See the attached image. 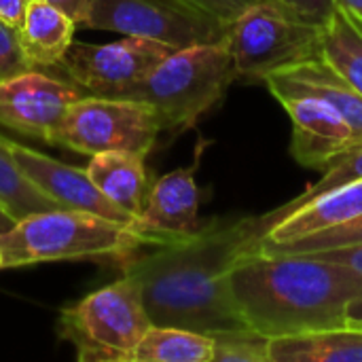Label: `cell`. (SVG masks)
I'll return each mask as SVG.
<instances>
[{"label": "cell", "instance_id": "24", "mask_svg": "<svg viewBox=\"0 0 362 362\" xmlns=\"http://www.w3.org/2000/svg\"><path fill=\"white\" fill-rule=\"evenodd\" d=\"M212 362H269V337L252 329L221 331L212 335Z\"/></svg>", "mask_w": 362, "mask_h": 362}, {"label": "cell", "instance_id": "5", "mask_svg": "<svg viewBox=\"0 0 362 362\" xmlns=\"http://www.w3.org/2000/svg\"><path fill=\"white\" fill-rule=\"evenodd\" d=\"M153 327L140 286L121 276L62 310L57 335L68 341L81 362H132L144 333Z\"/></svg>", "mask_w": 362, "mask_h": 362}, {"label": "cell", "instance_id": "9", "mask_svg": "<svg viewBox=\"0 0 362 362\" xmlns=\"http://www.w3.org/2000/svg\"><path fill=\"white\" fill-rule=\"evenodd\" d=\"M174 51L176 47L172 45L136 36L108 45L72 42L59 66L87 93L121 98Z\"/></svg>", "mask_w": 362, "mask_h": 362}, {"label": "cell", "instance_id": "21", "mask_svg": "<svg viewBox=\"0 0 362 362\" xmlns=\"http://www.w3.org/2000/svg\"><path fill=\"white\" fill-rule=\"evenodd\" d=\"M322 57L362 95V30L341 11H333L322 34Z\"/></svg>", "mask_w": 362, "mask_h": 362}, {"label": "cell", "instance_id": "28", "mask_svg": "<svg viewBox=\"0 0 362 362\" xmlns=\"http://www.w3.org/2000/svg\"><path fill=\"white\" fill-rule=\"evenodd\" d=\"M305 255H314L318 259L352 267L354 272L362 274V244H358V246H344V248H331V250H318V252H305Z\"/></svg>", "mask_w": 362, "mask_h": 362}, {"label": "cell", "instance_id": "20", "mask_svg": "<svg viewBox=\"0 0 362 362\" xmlns=\"http://www.w3.org/2000/svg\"><path fill=\"white\" fill-rule=\"evenodd\" d=\"M358 180H362V142H356L346 153H341L337 159H333L329 163V168L322 170V176L314 185H308L297 197H293L291 202H286V204L269 210L267 214L257 216V225H259L261 238L274 225H278L282 218H286L288 214H293L301 206L310 204L312 199H316V197H320V195H325V193H329L333 189H339V187L358 182Z\"/></svg>", "mask_w": 362, "mask_h": 362}, {"label": "cell", "instance_id": "33", "mask_svg": "<svg viewBox=\"0 0 362 362\" xmlns=\"http://www.w3.org/2000/svg\"><path fill=\"white\" fill-rule=\"evenodd\" d=\"M15 223H17V218H15L13 214H8V212L2 208V204H0V235L6 233V231H11V229L15 227Z\"/></svg>", "mask_w": 362, "mask_h": 362}, {"label": "cell", "instance_id": "17", "mask_svg": "<svg viewBox=\"0 0 362 362\" xmlns=\"http://www.w3.org/2000/svg\"><path fill=\"white\" fill-rule=\"evenodd\" d=\"M269 362H362V327L344 325L272 337Z\"/></svg>", "mask_w": 362, "mask_h": 362}, {"label": "cell", "instance_id": "11", "mask_svg": "<svg viewBox=\"0 0 362 362\" xmlns=\"http://www.w3.org/2000/svg\"><path fill=\"white\" fill-rule=\"evenodd\" d=\"M0 144L11 155L15 165L23 172V176L36 189H40L45 195H49L64 208L93 212L121 225L140 227L136 216L127 214L125 210H121L108 197L102 195V191L91 182L87 170L62 163L2 134H0Z\"/></svg>", "mask_w": 362, "mask_h": 362}, {"label": "cell", "instance_id": "1", "mask_svg": "<svg viewBox=\"0 0 362 362\" xmlns=\"http://www.w3.org/2000/svg\"><path fill=\"white\" fill-rule=\"evenodd\" d=\"M261 240L257 216L212 218L195 233L123 259L121 272L140 286L153 325L204 335L248 329L235 305L231 267Z\"/></svg>", "mask_w": 362, "mask_h": 362}, {"label": "cell", "instance_id": "18", "mask_svg": "<svg viewBox=\"0 0 362 362\" xmlns=\"http://www.w3.org/2000/svg\"><path fill=\"white\" fill-rule=\"evenodd\" d=\"M76 23L42 0H32L28 4L23 23L19 28L21 45L34 68L59 66L68 47L74 42Z\"/></svg>", "mask_w": 362, "mask_h": 362}, {"label": "cell", "instance_id": "8", "mask_svg": "<svg viewBox=\"0 0 362 362\" xmlns=\"http://www.w3.org/2000/svg\"><path fill=\"white\" fill-rule=\"evenodd\" d=\"M85 28L148 38L176 49L221 42L227 23L189 0H91Z\"/></svg>", "mask_w": 362, "mask_h": 362}, {"label": "cell", "instance_id": "25", "mask_svg": "<svg viewBox=\"0 0 362 362\" xmlns=\"http://www.w3.org/2000/svg\"><path fill=\"white\" fill-rule=\"evenodd\" d=\"M34 64L28 59L19 28L0 19V83L30 72Z\"/></svg>", "mask_w": 362, "mask_h": 362}, {"label": "cell", "instance_id": "15", "mask_svg": "<svg viewBox=\"0 0 362 362\" xmlns=\"http://www.w3.org/2000/svg\"><path fill=\"white\" fill-rule=\"evenodd\" d=\"M362 216V180L333 189L310 204L301 206L278 225H274L259 242L284 244L325 229L339 227Z\"/></svg>", "mask_w": 362, "mask_h": 362}, {"label": "cell", "instance_id": "29", "mask_svg": "<svg viewBox=\"0 0 362 362\" xmlns=\"http://www.w3.org/2000/svg\"><path fill=\"white\" fill-rule=\"evenodd\" d=\"M42 2H49L51 6H55L62 13H66L76 25H83L85 28V23L89 19L91 0H42Z\"/></svg>", "mask_w": 362, "mask_h": 362}, {"label": "cell", "instance_id": "22", "mask_svg": "<svg viewBox=\"0 0 362 362\" xmlns=\"http://www.w3.org/2000/svg\"><path fill=\"white\" fill-rule=\"evenodd\" d=\"M0 204L17 221L36 212L64 208L62 204L45 195L40 189H36L23 176V172L15 165V161L2 148V144H0Z\"/></svg>", "mask_w": 362, "mask_h": 362}, {"label": "cell", "instance_id": "13", "mask_svg": "<svg viewBox=\"0 0 362 362\" xmlns=\"http://www.w3.org/2000/svg\"><path fill=\"white\" fill-rule=\"evenodd\" d=\"M197 165L199 161L191 168L168 172L151 185L138 225L157 242V246L191 235L202 227L197 223L202 202V191L195 182Z\"/></svg>", "mask_w": 362, "mask_h": 362}, {"label": "cell", "instance_id": "12", "mask_svg": "<svg viewBox=\"0 0 362 362\" xmlns=\"http://www.w3.org/2000/svg\"><path fill=\"white\" fill-rule=\"evenodd\" d=\"M278 102L291 117V155L299 165L322 172L333 159L358 142L346 117L325 100L293 95Z\"/></svg>", "mask_w": 362, "mask_h": 362}, {"label": "cell", "instance_id": "34", "mask_svg": "<svg viewBox=\"0 0 362 362\" xmlns=\"http://www.w3.org/2000/svg\"><path fill=\"white\" fill-rule=\"evenodd\" d=\"M0 269H2V255H0Z\"/></svg>", "mask_w": 362, "mask_h": 362}, {"label": "cell", "instance_id": "3", "mask_svg": "<svg viewBox=\"0 0 362 362\" xmlns=\"http://www.w3.org/2000/svg\"><path fill=\"white\" fill-rule=\"evenodd\" d=\"M144 246L153 248L157 242L140 227L68 208L30 214L0 235L2 269L95 259L121 263Z\"/></svg>", "mask_w": 362, "mask_h": 362}, {"label": "cell", "instance_id": "32", "mask_svg": "<svg viewBox=\"0 0 362 362\" xmlns=\"http://www.w3.org/2000/svg\"><path fill=\"white\" fill-rule=\"evenodd\" d=\"M348 325L362 327V297L354 299L348 308Z\"/></svg>", "mask_w": 362, "mask_h": 362}, {"label": "cell", "instance_id": "16", "mask_svg": "<svg viewBox=\"0 0 362 362\" xmlns=\"http://www.w3.org/2000/svg\"><path fill=\"white\" fill-rule=\"evenodd\" d=\"M144 159L146 157L138 153L108 151L91 155L85 170L104 197H108L127 214L140 218L151 189Z\"/></svg>", "mask_w": 362, "mask_h": 362}, {"label": "cell", "instance_id": "30", "mask_svg": "<svg viewBox=\"0 0 362 362\" xmlns=\"http://www.w3.org/2000/svg\"><path fill=\"white\" fill-rule=\"evenodd\" d=\"M30 2L32 0H0V19L21 28Z\"/></svg>", "mask_w": 362, "mask_h": 362}, {"label": "cell", "instance_id": "19", "mask_svg": "<svg viewBox=\"0 0 362 362\" xmlns=\"http://www.w3.org/2000/svg\"><path fill=\"white\" fill-rule=\"evenodd\" d=\"M212 335L153 325L136 346L132 362H212Z\"/></svg>", "mask_w": 362, "mask_h": 362}, {"label": "cell", "instance_id": "14", "mask_svg": "<svg viewBox=\"0 0 362 362\" xmlns=\"http://www.w3.org/2000/svg\"><path fill=\"white\" fill-rule=\"evenodd\" d=\"M263 85L276 100L308 95L318 98L337 108L352 125L358 142L362 140V95L350 81L325 57H314L265 76Z\"/></svg>", "mask_w": 362, "mask_h": 362}, {"label": "cell", "instance_id": "10", "mask_svg": "<svg viewBox=\"0 0 362 362\" xmlns=\"http://www.w3.org/2000/svg\"><path fill=\"white\" fill-rule=\"evenodd\" d=\"M85 95L74 81L32 68L0 83V125L49 144L68 108Z\"/></svg>", "mask_w": 362, "mask_h": 362}, {"label": "cell", "instance_id": "31", "mask_svg": "<svg viewBox=\"0 0 362 362\" xmlns=\"http://www.w3.org/2000/svg\"><path fill=\"white\" fill-rule=\"evenodd\" d=\"M335 8L362 30V0H335Z\"/></svg>", "mask_w": 362, "mask_h": 362}, {"label": "cell", "instance_id": "27", "mask_svg": "<svg viewBox=\"0 0 362 362\" xmlns=\"http://www.w3.org/2000/svg\"><path fill=\"white\" fill-rule=\"evenodd\" d=\"M189 2L202 6L204 11L212 13L214 17H218L223 23L229 25L240 13H244L257 0H189Z\"/></svg>", "mask_w": 362, "mask_h": 362}, {"label": "cell", "instance_id": "7", "mask_svg": "<svg viewBox=\"0 0 362 362\" xmlns=\"http://www.w3.org/2000/svg\"><path fill=\"white\" fill-rule=\"evenodd\" d=\"M161 132V121L153 106L138 100L89 93L68 108L49 144L89 157L108 151L146 157Z\"/></svg>", "mask_w": 362, "mask_h": 362}, {"label": "cell", "instance_id": "23", "mask_svg": "<svg viewBox=\"0 0 362 362\" xmlns=\"http://www.w3.org/2000/svg\"><path fill=\"white\" fill-rule=\"evenodd\" d=\"M362 244V216L344 223L333 229H325L293 242L284 244H267L257 242L250 252H263V255H305V252H318V250H331V248H344V246H358Z\"/></svg>", "mask_w": 362, "mask_h": 362}, {"label": "cell", "instance_id": "26", "mask_svg": "<svg viewBox=\"0 0 362 362\" xmlns=\"http://www.w3.org/2000/svg\"><path fill=\"white\" fill-rule=\"evenodd\" d=\"M280 6H284L295 17L314 23V25H327L335 11V0H276Z\"/></svg>", "mask_w": 362, "mask_h": 362}, {"label": "cell", "instance_id": "4", "mask_svg": "<svg viewBox=\"0 0 362 362\" xmlns=\"http://www.w3.org/2000/svg\"><path fill=\"white\" fill-rule=\"evenodd\" d=\"M235 81L225 40L176 49L121 98L155 108L161 129L185 132L210 112Z\"/></svg>", "mask_w": 362, "mask_h": 362}, {"label": "cell", "instance_id": "6", "mask_svg": "<svg viewBox=\"0 0 362 362\" xmlns=\"http://www.w3.org/2000/svg\"><path fill=\"white\" fill-rule=\"evenodd\" d=\"M322 34L325 25L295 17L276 0H257L227 25L235 81L263 83L276 70L322 57Z\"/></svg>", "mask_w": 362, "mask_h": 362}, {"label": "cell", "instance_id": "2", "mask_svg": "<svg viewBox=\"0 0 362 362\" xmlns=\"http://www.w3.org/2000/svg\"><path fill=\"white\" fill-rule=\"evenodd\" d=\"M229 282L246 327L269 339L344 327L362 297V274L314 255L248 252Z\"/></svg>", "mask_w": 362, "mask_h": 362}]
</instances>
